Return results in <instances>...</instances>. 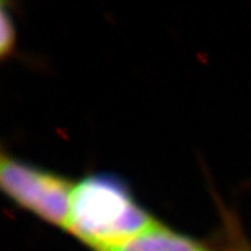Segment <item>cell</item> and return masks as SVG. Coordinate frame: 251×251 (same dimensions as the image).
<instances>
[{"mask_svg":"<svg viewBox=\"0 0 251 251\" xmlns=\"http://www.w3.org/2000/svg\"><path fill=\"white\" fill-rule=\"evenodd\" d=\"M159 225L117 176L90 175L75 183L67 231L96 251Z\"/></svg>","mask_w":251,"mask_h":251,"instance_id":"obj_1","label":"cell"},{"mask_svg":"<svg viewBox=\"0 0 251 251\" xmlns=\"http://www.w3.org/2000/svg\"><path fill=\"white\" fill-rule=\"evenodd\" d=\"M0 54L1 56H7L12 53L16 44V28H14L13 18L8 9L1 7V22H0Z\"/></svg>","mask_w":251,"mask_h":251,"instance_id":"obj_4","label":"cell"},{"mask_svg":"<svg viewBox=\"0 0 251 251\" xmlns=\"http://www.w3.org/2000/svg\"><path fill=\"white\" fill-rule=\"evenodd\" d=\"M0 185L10 200L49 225L67 229L73 185L70 179L1 154Z\"/></svg>","mask_w":251,"mask_h":251,"instance_id":"obj_2","label":"cell"},{"mask_svg":"<svg viewBox=\"0 0 251 251\" xmlns=\"http://www.w3.org/2000/svg\"><path fill=\"white\" fill-rule=\"evenodd\" d=\"M225 236L222 237L221 251H251V245L244 237L235 222L226 223Z\"/></svg>","mask_w":251,"mask_h":251,"instance_id":"obj_5","label":"cell"},{"mask_svg":"<svg viewBox=\"0 0 251 251\" xmlns=\"http://www.w3.org/2000/svg\"><path fill=\"white\" fill-rule=\"evenodd\" d=\"M96 251H214L198 240L182 235L163 225H156L122 244Z\"/></svg>","mask_w":251,"mask_h":251,"instance_id":"obj_3","label":"cell"}]
</instances>
